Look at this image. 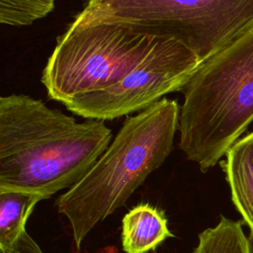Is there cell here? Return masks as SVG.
Here are the masks:
<instances>
[{"label":"cell","instance_id":"7c38bea8","mask_svg":"<svg viewBox=\"0 0 253 253\" xmlns=\"http://www.w3.org/2000/svg\"><path fill=\"white\" fill-rule=\"evenodd\" d=\"M1 253H44L40 245L26 231H22L15 243Z\"/></svg>","mask_w":253,"mask_h":253},{"label":"cell","instance_id":"8fae6325","mask_svg":"<svg viewBox=\"0 0 253 253\" xmlns=\"http://www.w3.org/2000/svg\"><path fill=\"white\" fill-rule=\"evenodd\" d=\"M55 7V0H0V23L25 27L47 16Z\"/></svg>","mask_w":253,"mask_h":253},{"label":"cell","instance_id":"6da1fadb","mask_svg":"<svg viewBox=\"0 0 253 253\" xmlns=\"http://www.w3.org/2000/svg\"><path fill=\"white\" fill-rule=\"evenodd\" d=\"M105 121L78 123L28 95L0 98V191L49 199L75 186L109 147Z\"/></svg>","mask_w":253,"mask_h":253},{"label":"cell","instance_id":"9c48e42d","mask_svg":"<svg viewBox=\"0 0 253 253\" xmlns=\"http://www.w3.org/2000/svg\"><path fill=\"white\" fill-rule=\"evenodd\" d=\"M43 200L40 195L17 191H0V251L12 246L26 229L35 206Z\"/></svg>","mask_w":253,"mask_h":253},{"label":"cell","instance_id":"277c9868","mask_svg":"<svg viewBox=\"0 0 253 253\" xmlns=\"http://www.w3.org/2000/svg\"><path fill=\"white\" fill-rule=\"evenodd\" d=\"M74 22H117L173 37L203 63L253 28V0H88Z\"/></svg>","mask_w":253,"mask_h":253},{"label":"cell","instance_id":"3957f363","mask_svg":"<svg viewBox=\"0 0 253 253\" xmlns=\"http://www.w3.org/2000/svg\"><path fill=\"white\" fill-rule=\"evenodd\" d=\"M183 93L178 145L206 173L253 121V28L204 61Z\"/></svg>","mask_w":253,"mask_h":253},{"label":"cell","instance_id":"7a4b0ae2","mask_svg":"<svg viewBox=\"0 0 253 253\" xmlns=\"http://www.w3.org/2000/svg\"><path fill=\"white\" fill-rule=\"evenodd\" d=\"M177 100L163 98L127 116L92 169L56 201L77 249L100 221L122 208L170 155L179 127Z\"/></svg>","mask_w":253,"mask_h":253},{"label":"cell","instance_id":"30bf717a","mask_svg":"<svg viewBox=\"0 0 253 253\" xmlns=\"http://www.w3.org/2000/svg\"><path fill=\"white\" fill-rule=\"evenodd\" d=\"M198 237V245L192 253H253L251 239L246 236L242 222L224 215Z\"/></svg>","mask_w":253,"mask_h":253},{"label":"cell","instance_id":"ba28073f","mask_svg":"<svg viewBox=\"0 0 253 253\" xmlns=\"http://www.w3.org/2000/svg\"><path fill=\"white\" fill-rule=\"evenodd\" d=\"M173 236L164 211L151 205L139 204L123 218L122 244L126 253H147Z\"/></svg>","mask_w":253,"mask_h":253},{"label":"cell","instance_id":"5b68a950","mask_svg":"<svg viewBox=\"0 0 253 253\" xmlns=\"http://www.w3.org/2000/svg\"><path fill=\"white\" fill-rule=\"evenodd\" d=\"M160 37L117 22H72L42 75L50 99L66 105L119 82Z\"/></svg>","mask_w":253,"mask_h":253},{"label":"cell","instance_id":"52a82bcc","mask_svg":"<svg viewBox=\"0 0 253 253\" xmlns=\"http://www.w3.org/2000/svg\"><path fill=\"white\" fill-rule=\"evenodd\" d=\"M222 167L231 200L253 240V131L239 138L225 154Z\"/></svg>","mask_w":253,"mask_h":253},{"label":"cell","instance_id":"8992f818","mask_svg":"<svg viewBox=\"0 0 253 253\" xmlns=\"http://www.w3.org/2000/svg\"><path fill=\"white\" fill-rule=\"evenodd\" d=\"M201 64L196 53L182 41L160 37L119 82L64 106L83 118L102 121L140 112L167 94L183 90Z\"/></svg>","mask_w":253,"mask_h":253}]
</instances>
